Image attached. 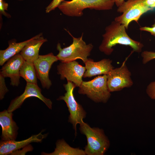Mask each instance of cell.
Listing matches in <instances>:
<instances>
[{
  "label": "cell",
  "mask_w": 155,
  "mask_h": 155,
  "mask_svg": "<svg viewBox=\"0 0 155 155\" xmlns=\"http://www.w3.org/2000/svg\"><path fill=\"white\" fill-rule=\"evenodd\" d=\"M151 7L153 8L155 7V3L151 6Z\"/></svg>",
  "instance_id": "obj_29"
},
{
  "label": "cell",
  "mask_w": 155,
  "mask_h": 155,
  "mask_svg": "<svg viewBox=\"0 0 155 155\" xmlns=\"http://www.w3.org/2000/svg\"><path fill=\"white\" fill-rule=\"evenodd\" d=\"M126 29L123 25L115 21L112 22L105 28V33L102 35V42L99 47L100 51L106 55H109L113 51V47L119 44L129 46L136 52H141L143 44L130 38L127 33Z\"/></svg>",
  "instance_id": "obj_1"
},
{
  "label": "cell",
  "mask_w": 155,
  "mask_h": 155,
  "mask_svg": "<svg viewBox=\"0 0 155 155\" xmlns=\"http://www.w3.org/2000/svg\"><path fill=\"white\" fill-rule=\"evenodd\" d=\"M125 1V0H115V4L117 7L120 6Z\"/></svg>",
  "instance_id": "obj_28"
},
{
  "label": "cell",
  "mask_w": 155,
  "mask_h": 155,
  "mask_svg": "<svg viewBox=\"0 0 155 155\" xmlns=\"http://www.w3.org/2000/svg\"><path fill=\"white\" fill-rule=\"evenodd\" d=\"M24 61L19 53L9 59L3 65L0 74L5 78H10L11 85L17 87L20 84V69Z\"/></svg>",
  "instance_id": "obj_12"
},
{
  "label": "cell",
  "mask_w": 155,
  "mask_h": 155,
  "mask_svg": "<svg viewBox=\"0 0 155 155\" xmlns=\"http://www.w3.org/2000/svg\"><path fill=\"white\" fill-rule=\"evenodd\" d=\"M57 73L60 75L61 79H66L79 87L83 82L82 78L86 70L85 67L74 61L67 62H61L57 66Z\"/></svg>",
  "instance_id": "obj_10"
},
{
  "label": "cell",
  "mask_w": 155,
  "mask_h": 155,
  "mask_svg": "<svg viewBox=\"0 0 155 155\" xmlns=\"http://www.w3.org/2000/svg\"><path fill=\"white\" fill-rule=\"evenodd\" d=\"M107 86V75L99 76L91 80L83 81L78 93L85 94L97 102L106 103L111 96Z\"/></svg>",
  "instance_id": "obj_5"
},
{
  "label": "cell",
  "mask_w": 155,
  "mask_h": 155,
  "mask_svg": "<svg viewBox=\"0 0 155 155\" xmlns=\"http://www.w3.org/2000/svg\"><path fill=\"white\" fill-rule=\"evenodd\" d=\"M33 150L32 147L29 144L22 148V150L20 149L14 152L11 155H25L26 152L32 151Z\"/></svg>",
  "instance_id": "obj_24"
},
{
  "label": "cell",
  "mask_w": 155,
  "mask_h": 155,
  "mask_svg": "<svg viewBox=\"0 0 155 155\" xmlns=\"http://www.w3.org/2000/svg\"><path fill=\"white\" fill-rule=\"evenodd\" d=\"M72 37V43L68 46L62 48L59 43L57 44V49L59 53L57 56L61 62H67L80 59L85 63L88 60V57L93 48L92 44H86L83 39V34L78 38L74 37L67 31Z\"/></svg>",
  "instance_id": "obj_4"
},
{
  "label": "cell",
  "mask_w": 155,
  "mask_h": 155,
  "mask_svg": "<svg viewBox=\"0 0 155 155\" xmlns=\"http://www.w3.org/2000/svg\"><path fill=\"white\" fill-rule=\"evenodd\" d=\"M8 7V4L4 0L0 1V13L7 18H9L11 17L10 15L5 11V10H7Z\"/></svg>",
  "instance_id": "obj_25"
},
{
  "label": "cell",
  "mask_w": 155,
  "mask_h": 155,
  "mask_svg": "<svg viewBox=\"0 0 155 155\" xmlns=\"http://www.w3.org/2000/svg\"><path fill=\"white\" fill-rule=\"evenodd\" d=\"M47 41L43 36L42 33H40L32 38L20 53L25 61L33 62L39 56L41 46Z\"/></svg>",
  "instance_id": "obj_15"
},
{
  "label": "cell",
  "mask_w": 155,
  "mask_h": 155,
  "mask_svg": "<svg viewBox=\"0 0 155 155\" xmlns=\"http://www.w3.org/2000/svg\"><path fill=\"white\" fill-rule=\"evenodd\" d=\"M63 0H53L45 8L46 13H49L55 9L60 5Z\"/></svg>",
  "instance_id": "obj_23"
},
{
  "label": "cell",
  "mask_w": 155,
  "mask_h": 155,
  "mask_svg": "<svg viewBox=\"0 0 155 155\" xmlns=\"http://www.w3.org/2000/svg\"><path fill=\"white\" fill-rule=\"evenodd\" d=\"M63 86L66 92L64 96H60L57 100H63L66 103L70 113L68 121L72 125L76 134L77 124L82 122L86 117V113L74 97L73 90L76 87L75 84L71 81H67V84H64Z\"/></svg>",
  "instance_id": "obj_7"
},
{
  "label": "cell",
  "mask_w": 155,
  "mask_h": 155,
  "mask_svg": "<svg viewBox=\"0 0 155 155\" xmlns=\"http://www.w3.org/2000/svg\"><path fill=\"white\" fill-rule=\"evenodd\" d=\"M115 4V0H72L63 1L58 8L65 15L71 17H80L86 9L97 10L112 9Z\"/></svg>",
  "instance_id": "obj_3"
},
{
  "label": "cell",
  "mask_w": 155,
  "mask_h": 155,
  "mask_svg": "<svg viewBox=\"0 0 155 155\" xmlns=\"http://www.w3.org/2000/svg\"><path fill=\"white\" fill-rule=\"evenodd\" d=\"M140 29L141 31H144L150 32L151 34L155 36V26H152L151 27L144 26L140 28Z\"/></svg>",
  "instance_id": "obj_26"
},
{
  "label": "cell",
  "mask_w": 155,
  "mask_h": 155,
  "mask_svg": "<svg viewBox=\"0 0 155 155\" xmlns=\"http://www.w3.org/2000/svg\"><path fill=\"white\" fill-rule=\"evenodd\" d=\"M152 26H155V23H154V24H153Z\"/></svg>",
  "instance_id": "obj_30"
},
{
  "label": "cell",
  "mask_w": 155,
  "mask_h": 155,
  "mask_svg": "<svg viewBox=\"0 0 155 155\" xmlns=\"http://www.w3.org/2000/svg\"><path fill=\"white\" fill-rule=\"evenodd\" d=\"M131 73L124 63L120 67L111 69L107 75V86L110 92L119 91L132 86Z\"/></svg>",
  "instance_id": "obj_8"
},
{
  "label": "cell",
  "mask_w": 155,
  "mask_h": 155,
  "mask_svg": "<svg viewBox=\"0 0 155 155\" xmlns=\"http://www.w3.org/2000/svg\"><path fill=\"white\" fill-rule=\"evenodd\" d=\"M143 2L145 5L151 7L155 3V0H143Z\"/></svg>",
  "instance_id": "obj_27"
},
{
  "label": "cell",
  "mask_w": 155,
  "mask_h": 155,
  "mask_svg": "<svg viewBox=\"0 0 155 155\" xmlns=\"http://www.w3.org/2000/svg\"><path fill=\"white\" fill-rule=\"evenodd\" d=\"M17 0L19 1H21L24 0Z\"/></svg>",
  "instance_id": "obj_31"
},
{
  "label": "cell",
  "mask_w": 155,
  "mask_h": 155,
  "mask_svg": "<svg viewBox=\"0 0 155 155\" xmlns=\"http://www.w3.org/2000/svg\"><path fill=\"white\" fill-rule=\"evenodd\" d=\"M57 56L51 53L44 55H39L33 62L38 78L43 88L49 89L52 85L49 77V73L53 64L58 60Z\"/></svg>",
  "instance_id": "obj_9"
},
{
  "label": "cell",
  "mask_w": 155,
  "mask_h": 155,
  "mask_svg": "<svg viewBox=\"0 0 155 155\" xmlns=\"http://www.w3.org/2000/svg\"><path fill=\"white\" fill-rule=\"evenodd\" d=\"M153 9L145 5L143 0H127L118 7L117 11L122 14L116 17L114 21L123 25L127 29L130 22L134 21L138 23L142 14Z\"/></svg>",
  "instance_id": "obj_6"
},
{
  "label": "cell",
  "mask_w": 155,
  "mask_h": 155,
  "mask_svg": "<svg viewBox=\"0 0 155 155\" xmlns=\"http://www.w3.org/2000/svg\"><path fill=\"white\" fill-rule=\"evenodd\" d=\"M13 112L5 110L0 113V124L2 128V141L15 140L18 128L12 118Z\"/></svg>",
  "instance_id": "obj_14"
},
{
  "label": "cell",
  "mask_w": 155,
  "mask_h": 155,
  "mask_svg": "<svg viewBox=\"0 0 155 155\" xmlns=\"http://www.w3.org/2000/svg\"><path fill=\"white\" fill-rule=\"evenodd\" d=\"M56 146L52 152L48 153L42 152L44 155H85L84 150L78 148H75L70 146L63 140H58L56 143Z\"/></svg>",
  "instance_id": "obj_18"
},
{
  "label": "cell",
  "mask_w": 155,
  "mask_h": 155,
  "mask_svg": "<svg viewBox=\"0 0 155 155\" xmlns=\"http://www.w3.org/2000/svg\"><path fill=\"white\" fill-rule=\"evenodd\" d=\"M42 132L20 141L2 140L0 143V155H10L14 152L22 148L31 143L41 142L47 136V134H42Z\"/></svg>",
  "instance_id": "obj_13"
},
{
  "label": "cell",
  "mask_w": 155,
  "mask_h": 155,
  "mask_svg": "<svg viewBox=\"0 0 155 155\" xmlns=\"http://www.w3.org/2000/svg\"><path fill=\"white\" fill-rule=\"evenodd\" d=\"M109 59H104L98 62H94L93 59H88L85 63L86 70L83 77L90 78L97 75H107L114 67Z\"/></svg>",
  "instance_id": "obj_16"
},
{
  "label": "cell",
  "mask_w": 155,
  "mask_h": 155,
  "mask_svg": "<svg viewBox=\"0 0 155 155\" xmlns=\"http://www.w3.org/2000/svg\"><path fill=\"white\" fill-rule=\"evenodd\" d=\"M37 98L42 101L50 109H52V102L49 98L44 96L41 93V90L37 84L28 83L24 92L20 95L13 99L10 102L7 111L13 112L20 108L25 100L30 97Z\"/></svg>",
  "instance_id": "obj_11"
},
{
  "label": "cell",
  "mask_w": 155,
  "mask_h": 155,
  "mask_svg": "<svg viewBox=\"0 0 155 155\" xmlns=\"http://www.w3.org/2000/svg\"><path fill=\"white\" fill-rule=\"evenodd\" d=\"M80 130L86 136L87 144L84 148L86 155H103L109 148L110 143L102 129L91 127L83 121Z\"/></svg>",
  "instance_id": "obj_2"
},
{
  "label": "cell",
  "mask_w": 155,
  "mask_h": 155,
  "mask_svg": "<svg viewBox=\"0 0 155 155\" xmlns=\"http://www.w3.org/2000/svg\"><path fill=\"white\" fill-rule=\"evenodd\" d=\"M3 0H0V1H3Z\"/></svg>",
  "instance_id": "obj_32"
},
{
  "label": "cell",
  "mask_w": 155,
  "mask_h": 155,
  "mask_svg": "<svg viewBox=\"0 0 155 155\" xmlns=\"http://www.w3.org/2000/svg\"><path fill=\"white\" fill-rule=\"evenodd\" d=\"M5 78L0 74V99L4 98L5 94L9 90L6 86Z\"/></svg>",
  "instance_id": "obj_20"
},
{
  "label": "cell",
  "mask_w": 155,
  "mask_h": 155,
  "mask_svg": "<svg viewBox=\"0 0 155 155\" xmlns=\"http://www.w3.org/2000/svg\"><path fill=\"white\" fill-rule=\"evenodd\" d=\"M141 56L143 58L142 63L145 64L150 61L155 59V52L145 51L142 53Z\"/></svg>",
  "instance_id": "obj_21"
},
{
  "label": "cell",
  "mask_w": 155,
  "mask_h": 155,
  "mask_svg": "<svg viewBox=\"0 0 155 155\" xmlns=\"http://www.w3.org/2000/svg\"><path fill=\"white\" fill-rule=\"evenodd\" d=\"M31 39L20 42H16L15 40L9 41L8 47L5 50H0V65L3 66L9 59L20 53Z\"/></svg>",
  "instance_id": "obj_17"
},
{
  "label": "cell",
  "mask_w": 155,
  "mask_h": 155,
  "mask_svg": "<svg viewBox=\"0 0 155 155\" xmlns=\"http://www.w3.org/2000/svg\"><path fill=\"white\" fill-rule=\"evenodd\" d=\"M146 92L152 99L155 100V81L150 82L147 86Z\"/></svg>",
  "instance_id": "obj_22"
},
{
  "label": "cell",
  "mask_w": 155,
  "mask_h": 155,
  "mask_svg": "<svg viewBox=\"0 0 155 155\" xmlns=\"http://www.w3.org/2000/svg\"><path fill=\"white\" fill-rule=\"evenodd\" d=\"M20 75L27 83L37 84L38 78L33 62L25 60L20 67Z\"/></svg>",
  "instance_id": "obj_19"
}]
</instances>
